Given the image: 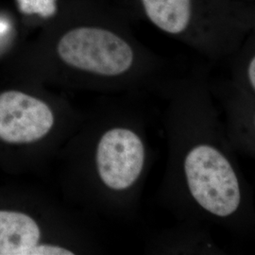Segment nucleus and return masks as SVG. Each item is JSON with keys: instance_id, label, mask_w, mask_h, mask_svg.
Masks as SVG:
<instances>
[{"instance_id": "nucleus-1", "label": "nucleus", "mask_w": 255, "mask_h": 255, "mask_svg": "<svg viewBox=\"0 0 255 255\" xmlns=\"http://www.w3.org/2000/svg\"><path fill=\"white\" fill-rule=\"evenodd\" d=\"M173 106V169L191 206L214 221L233 223L246 211L244 179L218 131L210 88L203 73L170 78L161 89Z\"/></svg>"}, {"instance_id": "nucleus-2", "label": "nucleus", "mask_w": 255, "mask_h": 255, "mask_svg": "<svg viewBox=\"0 0 255 255\" xmlns=\"http://www.w3.org/2000/svg\"><path fill=\"white\" fill-rule=\"evenodd\" d=\"M86 9L57 37L59 62L108 93L161 89L170 78L165 63L135 36L127 9L108 0Z\"/></svg>"}, {"instance_id": "nucleus-3", "label": "nucleus", "mask_w": 255, "mask_h": 255, "mask_svg": "<svg viewBox=\"0 0 255 255\" xmlns=\"http://www.w3.org/2000/svg\"><path fill=\"white\" fill-rule=\"evenodd\" d=\"M127 9L212 62L230 58L255 30V3L243 0H128Z\"/></svg>"}, {"instance_id": "nucleus-4", "label": "nucleus", "mask_w": 255, "mask_h": 255, "mask_svg": "<svg viewBox=\"0 0 255 255\" xmlns=\"http://www.w3.org/2000/svg\"><path fill=\"white\" fill-rule=\"evenodd\" d=\"M147 146L138 125L118 119L106 123L98 138L94 167L106 202L132 198L146 174Z\"/></svg>"}, {"instance_id": "nucleus-5", "label": "nucleus", "mask_w": 255, "mask_h": 255, "mask_svg": "<svg viewBox=\"0 0 255 255\" xmlns=\"http://www.w3.org/2000/svg\"><path fill=\"white\" fill-rule=\"evenodd\" d=\"M230 59L232 78L224 89L228 138L231 146L251 152L255 146V30Z\"/></svg>"}, {"instance_id": "nucleus-6", "label": "nucleus", "mask_w": 255, "mask_h": 255, "mask_svg": "<svg viewBox=\"0 0 255 255\" xmlns=\"http://www.w3.org/2000/svg\"><path fill=\"white\" fill-rule=\"evenodd\" d=\"M55 116L45 101L19 91L0 94V139L10 144L39 141L52 130Z\"/></svg>"}, {"instance_id": "nucleus-7", "label": "nucleus", "mask_w": 255, "mask_h": 255, "mask_svg": "<svg viewBox=\"0 0 255 255\" xmlns=\"http://www.w3.org/2000/svg\"><path fill=\"white\" fill-rule=\"evenodd\" d=\"M40 239L41 231L34 219L23 213L0 211V255H26L41 244Z\"/></svg>"}, {"instance_id": "nucleus-8", "label": "nucleus", "mask_w": 255, "mask_h": 255, "mask_svg": "<svg viewBox=\"0 0 255 255\" xmlns=\"http://www.w3.org/2000/svg\"><path fill=\"white\" fill-rule=\"evenodd\" d=\"M16 3L22 13L46 20L54 18L59 11L58 0H16Z\"/></svg>"}, {"instance_id": "nucleus-9", "label": "nucleus", "mask_w": 255, "mask_h": 255, "mask_svg": "<svg viewBox=\"0 0 255 255\" xmlns=\"http://www.w3.org/2000/svg\"><path fill=\"white\" fill-rule=\"evenodd\" d=\"M8 29V24L5 22H1L0 21V34L5 32Z\"/></svg>"}, {"instance_id": "nucleus-10", "label": "nucleus", "mask_w": 255, "mask_h": 255, "mask_svg": "<svg viewBox=\"0 0 255 255\" xmlns=\"http://www.w3.org/2000/svg\"><path fill=\"white\" fill-rule=\"evenodd\" d=\"M243 1H247V2H252V3H255V0H243Z\"/></svg>"}]
</instances>
